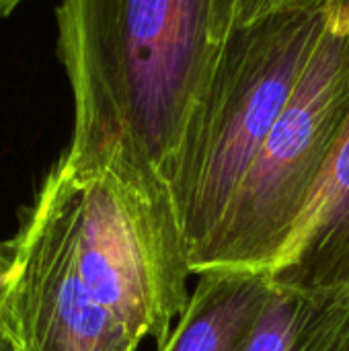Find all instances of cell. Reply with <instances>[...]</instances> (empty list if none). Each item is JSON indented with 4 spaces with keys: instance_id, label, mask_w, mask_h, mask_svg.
<instances>
[{
    "instance_id": "cell-5",
    "label": "cell",
    "mask_w": 349,
    "mask_h": 351,
    "mask_svg": "<svg viewBox=\"0 0 349 351\" xmlns=\"http://www.w3.org/2000/svg\"><path fill=\"white\" fill-rule=\"evenodd\" d=\"M267 278L282 290L349 300V115L311 208Z\"/></svg>"
},
{
    "instance_id": "cell-10",
    "label": "cell",
    "mask_w": 349,
    "mask_h": 351,
    "mask_svg": "<svg viewBox=\"0 0 349 351\" xmlns=\"http://www.w3.org/2000/svg\"><path fill=\"white\" fill-rule=\"evenodd\" d=\"M21 2H25V0H0V21L8 19L19 8Z\"/></svg>"
},
{
    "instance_id": "cell-3",
    "label": "cell",
    "mask_w": 349,
    "mask_h": 351,
    "mask_svg": "<svg viewBox=\"0 0 349 351\" xmlns=\"http://www.w3.org/2000/svg\"><path fill=\"white\" fill-rule=\"evenodd\" d=\"M331 6L333 0H323L288 10L220 41L169 185L189 271L218 232L286 107L325 31Z\"/></svg>"
},
{
    "instance_id": "cell-7",
    "label": "cell",
    "mask_w": 349,
    "mask_h": 351,
    "mask_svg": "<svg viewBox=\"0 0 349 351\" xmlns=\"http://www.w3.org/2000/svg\"><path fill=\"white\" fill-rule=\"evenodd\" d=\"M245 351H349V300L272 286Z\"/></svg>"
},
{
    "instance_id": "cell-9",
    "label": "cell",
    "mask_w": 349,
    "mask_h": 351,
    "mask_svg": "<svg viewBox=\"0 0 349 351\" xmlns=\"http://www.w3.org/2000/svg\"><path fill=\"white\" fill-rule=\"evenodd\" d=\"M10 259H12V243H10V241H0V327H2V298H4V284H6L8 269H10Z\"/></svg>"
},
{
    "instance_id": "cell-1",
    "label": "cell",
    "mask_w": 349,
    "mask_h": 351,
    "mask_svg": "<svg viewBox=\"0 0 349 351\" xmlns=\"http://www.w3.org/2000/svg\"><path fill=\"white\" fill-rule=\"evenodd\" d=\"M56 53L72 95V134L58 158L111 175L169 278L191 276L171 177L212 76V0H58Z\"/></svg>"
},
{
    "instance_id": "cell-8",
    "label": "cell",
    "mask_w": 349,
    "mask_h": 351,
    "mask_svg": "<svg viewBox=\"0 0 349 351\" xmlns=\"http://www.w3.org/2000/svg\"><path fill=\"white\" fill-rule=\"evenodd\" d=\"M317 2L323 0H212V39L214 43H220L237 29Z\"/></svg>"
},
{
    "instance_id": "cell-11",
    "label": "cell",
    "mask_w": 349,
    "mask_h": 351,
    "mask_svg": "<svg viewBox=\"0 0 349 351\" xmlns=\"http://www.w3.org/2000/svg\"><path fill=\"white\" fill-rule=\"evenodd\" d=\"M0 351H19L4 327H0Z\"/></svg>"
},
{
    "instance_id": "cell-2",
    "label": "cell",
    "mask_w": 349,
    "mask_h": 351,
    "mask_svg": "<svg viewBox=\"0 0 349 351\" xmlns=\"http://www.w3.org/2000/svg\"><path fill=\"white\" fill-rule=\"evenodd\" d=\"M10 243L2 327L19 351L163 346L187 306L111 175L56 160Z\"/></svg>"
},
{
    "instance_id": "cell-4",
    "label": "cell",
    "mask_w": 349,
    "mask_h": 351,
    "mask_svg": "<svg viewBox=\"0 0 349 351\" xmlns=\"http://www.w3.org/2000/svg\"><path fill=\"white\" fill-rule=\"evenodd\" d=\"M349 115V0L325 31L218 232L191 265L269 271L294 239Z\"/></svg>"
},
{
    "instance_id": "cell-6",
    "label": "cell",
    "mask_w": 349,
    "mask_h": 351,
    "mask_svg": "<svg viewBox=\"0 0 349 351\" xmlns=\"http://www.w3.org/2000/svg\"><path fill=\"white\" fill-rule=\"evenodd\" d=\"M197 278L185 311L158 351H245L272 294L267 274L210 269Z\"/></svg>"
}]
</instances>
